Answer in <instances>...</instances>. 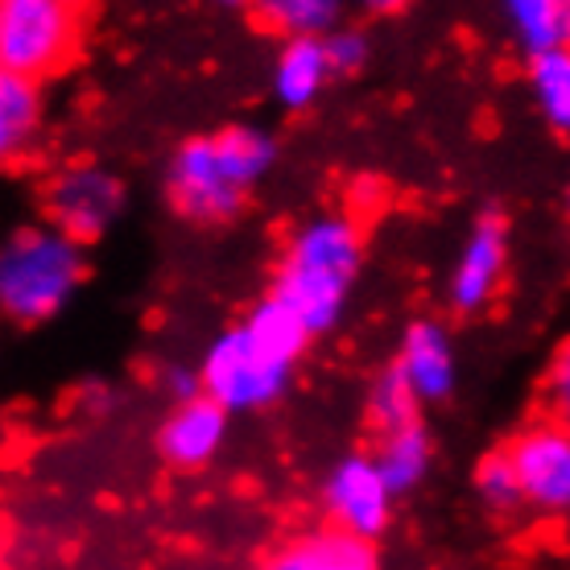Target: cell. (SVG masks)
Listing matches in <instances>:
<instances>
[{
    "label": "cell",
    "mask_w": 570,
    "mask_h": 570,
    "mask_svg": "<svg viewBox=\"0 0 570 570\" xmlns=\"http://www.w3.org/2000/svg\"><path fill=\"white\" fill-rule=\"evenodd\" d=\"M471 492L484 504L488 513L509 517L517 509H525V488H521V475H517L509 451H488L475 468H471Z\"/></svg>",
    "instance_id": "20"
},
{
    "label": "cell",
    "mask_w": 570,
    "mask_h": 570,
    "mask_svg": "<svg viewBox=\"0 0 570 570\" xmlns=\"http://www.w3.org/2000/svg\"><path fill=\"white\" fill-rule=\"evenodd\" d=\"M161 389L178 401H190V397H203V376H199V364L195 368H186V364H170V368L161 372Z\"/></svg>",
    "instance_id": "23"
},
{
    "label": "cell",
    "mask_w": 570,
    "mask_h": 570,
    "mask_svg": "<svg viewBox=\"0 0 570 570\" xmlns=\"http://www.w3.org/2000/svg\"><path fill=\"white\" fill-rule=\"evenodd\" d=\"M497 13L525 62L570 50V0H497Z\"/></svg>",
    "instance_id": "14"
},
{
    "label": "cell",
    "mask_w": 570,
    "mask_h": 570,
    "mask_svg": "<svg viewBox=\"0 0 570 570\" xmlns=\"http://www.w3.org/2000/svg\"><path fill=\"white\" fill-rule=\"evenodd\" d=\"M257 570H381L372 542H360L340 529H306L285 538L261 558Z\"/></svg>",
    "instance_id": "13"
},
{
    "label": "cell",
    "mask_w": 570,
    "mask_h": 570,
    "mask_svg": "<svg viewBox=\"0 0 570 570\" xmlns=\"http://www.w3.org/2000/svg\"><path fill=\"white\" fill-rule=\"evenodd\" d=\"M277 166V141L261 125H224L174 145L161 190L170 212L195 228H219L244 212L248 195Z\"/></svg>",
    "instance_id": "1"
},
{
    "label": "cell",
    "mask_w": 570,
    "mask_h": 570,
    "mask_svg": "<svg viewBox=\"0 0 570 570\" xmlns=\"http://www.w3.org/2000/svg\"><path fill=\"white\" fill-rule=\"evenodd\" d=\"M228 430L232 414L224 405H215L207 393L178 401L157 426V455L166 459L174 471H199L224 451Z\"/></svg>",
    "instance_id": "11"
},
{
    "label": "cell",
    "mask_w": 570,
    "mask_h": 570,
    "mask_svg": "<svg viewBox=\"0 0 570 570\" xmlns=\"http://www.w3.org/2000/svg\"><path fill=\"white\" fill-rule=\"evenodd\" d=\"M327 55H331V67H335V79H343V75H360L372 62L368 33L356 26H340L335 33H327Z\"/></svg>",
    "instance_id": "21"
},
{
    "label": "cell",
    "mask_w": 570,
    "mask_h": 570,
    "mask_svg": "<svg viewBox=\"0 0 570 570\" xmlns=\"http://www.w3.org/2000/svg\"><path fill=\"white\" fill-rule=\"evenodd\" d=\"M364 269V236L356 215L318 212L289 232L269 294L311 327V335H331L347 311V294Z\"/></svg>",
    "instance_id": "2"
},
{
    "label": "cell",
    "mask_w": 570,
    "mask_h": 570,
    "mask_svg": "<svg viewBox=\"0 0 570 570\" xmlns=\"http://www.w3.org/2000/svg\"><path fill=\"white\" fill-rule=\"evenodd\" d=\"M79 401H83L87 414H108V410H112V389L104 385V381H87V385L79 389Z\"/></svg>",
    "instance_id": "24"
},
{
    "label": "cell",
    "mask_w": 570,
    "mask_h": 570,
    "mask_svg": "<svg viewBox=\"0 0 570 570\" xmlns=\"http://www.w3.org/2000/svg\"><path fill=\"white\" fill-rule=\"evenodd\" d=\"M215 4H224V9H248L253 0H215Z\"/></svg>",
    "instance_id": "26"
},
{
    "label": "cell",
    "mask_w": 570,
    "mask_h": 570,
    "mask_svg": "<svg viewBox=\"0 0 570 570\" xmlns=\"http://www.w3.org/2000/svg\"><path fill=\"white\" fill-rule=\"evenodd\" d=\"M42 83L26 75L0 71V157L21 161L33 154V145L42 141Z\"/></svg>",
    "instance_id": "15"
},
{
    "label": "cell",
    "mask_w": 570,
    "mask_h": 570,
    "mask_svg": "<svg viewBox=\"0 0 570 570\" xmlns=\"http://www.w3.org/2000/svg\"><path fill=\"white\" fill-rule=\"evenodd\" d=\"M364 410H368V426L376 434H389V430H401L410 422H422V401L410 389V381L397 372V364H385V368L372 376L368 397H364Z\"/></svg>",
    "instance_id": "19"
},
{
    "label": "cell",
    "mask_w": 570,
    "mask_h": 570,
    "mask_svg": "<svg viewBox=\"0 0 570 570\" xmlns=\"http://www.w3.org/2000/svg\"><path fill=\"white\" fill-rule=\"evenodd\" d=\"M335 79L327 55V38H285L273 55L269 91L285 112H311L318 96Z\"/></svg>",
    "instance_id": "12"
},
{
    "label": "cell",
    "mask_w": 570,
    "mask_h": 570,
    "mask_svg": "<svg viewBox=\"0 0 570 570\" xmlns=\"http://www.w3.org/2000/svg\"><path fill=\"white\" fill-rule=\"evenodd\" d=\"M79 50V9L62 0H0V67L26 79L67 71Z\"/></svg>",
    "instance_id": "5"
},
{
    "label": "cell",
    "mask_w": 570,
    "mask_h": 570,
    "mask_svg": "<svg viewBox=\"0 0 570 570\" xmlns=\"http://www.w3.org/2000/svg\"><path fill=\"white\" fill-rule=\"evenodd\" d=\"M525 83L546 129L554 137H570V50L529 58Z\"/></svg>",
    "instance_id": "18"
},
{
    "label": "cell",
    "mask_w": 570,
    "mask_h": 570,
    "mask_svg": "<svg viewBox=\"0 0 570 570\" xmlns=\"http://www.w3.org/2000/svg\"><path fill=\"white\" fill-rule=\"evenodd\" d=\"M562 207H567V215H570V183H567V190H562Z\"/></svg>",
    "instance_id": "28"
},
{
    "label": "cell",
    "mask_w": 570,
    "mask_h": 570,
    "mask_svg": "<svg viewBox=\"0 0 570 570\" xmlns=\"http://www.w3.org/2000/svg\"><path fill=\"white\" fill-rule=\"evenodd\" d=\"M347 0H253L248 13L257 17L261 29L277 38H327L340 26H347Z\"/></svg>",
    "instance_id": "17"
},
{
    "label": "cell",
    "mask_w": 570,
    "mask_h": 570,
    "mask_svg": "<svg viewBox=\"0 0 570 570\" xmlns=\"http://www.w3.org/2000/svg\"><path fill=\"white\" fill-rule=\"evenodd\" d=\"M376 468L385 475V484L393 488V497H410L430 480L434 471V439H430L426 422H410L401 430H389V434H376Z\"/></svg>",
    "instance_id": "16"
},
{
    "label": "cell",
    "mask_w": 570,
    "mask_h": 570,
    "mask_svg": "<svg viewBox=\"0 0 570 570\" xmlns=\"http://www.w3.org/2000/svg\"><path fill=\"white\" fill-rule=\"evenodd\" d=\"M542 397H546L550 417L570 430V335L558 343V352L550 356V368H546V381H542Z\"/></svg>",
    "instance_id": "22"
},
{
    "label": "cell",
    "mask_w": 570,
    "mask_h": 570,
    "mask_svg": "<svg viewBox=\"0 0 570 570\" xmlns=\"http://www.w3.org/2000/svg\"><path fill=\"white\" fill-rule=\"evenodd\" d=\"M509 257H513L509 219L500 212L475 215V224L468 228L451 269H446V306L463 318L484 314L509 277Z\"/></svg>",
    "instance_id": "8"
},
{
    "label": "cell",
    "mask_w": 570,
    "mask_h": 570,
    "mask_svg": "<svg viewBox=\"0 0 570 570\" xmlns=\"http://www.w3.org/2000/svg\"><path fill=\"white\" fill-rule=\"evenodd\" d=\"M294 368L298 364L273 356L244 323L219 331L199 360L203 393L215 405H224L232 417L257 414V410L277 405L289 393V385H294Z\"/></svg>",
    "instance_id": "4"
},
{
    "label": "cell",
    "mask_w": 570,
    "mask_h": 570,
    "mask_svg": "<svg viewBox=\"0 0 570 570\" xmlns=\"http://www.w3.org/2000/svg\"><path fill=\"white\" fill-rule=\"evenodd\" d=\"M397 372L410 381L422 405H439L451 401L459 385V347L451 327H442L439 318H414L401 331L397 356H393Z\"/></svg>",
    "instance_id": "10"
},
{
    "label": "cell",
    "mask_w": 570,
    "mask_h": 570,
    "mask_svg": "<svg viewBox=\"0 0 570 570\" xmlns=\"http://www.w3.org/2000/svg\"><path fill=\"white\" fill-rule=\"evenodd\" d=\"M318 500H323L327 525L352 533L360 542H381L393 525V504H397L376 459L364 451H347L331 463L318 484Z\"/></svg>",
    "instance_id": "7"
},
{
    "label": "cell",
    "mask_w": 570,
    "mask_h": 570,
    "mask_svg": "<svg viewBox=\"0 0 570 570\" xmlns=\"http://www.w3.org/2000/svg\"><path fill=\"white\" fill-rule=\"evenodd\" d=\"M129 203L125 178L104 166V161H67L46 178L42 190V212L46 224L58 228L62 236H71L87 248V244L104 240L116 228V219Z\"/></svg>",
    "instance_id": "6"
},
{
    "label": "cell",
    "mask_w": 570,
    "mask_h": 570,
    "mask_svg": "<svg viewBox=\"0 0 570 570\" xmlns=\"http://www.w3.org/2000/svg\"><path fill=\"white\" fill-rule=\"evenodd\" d=\"M62 4H71V9H87L91 0H62Z\"/></svg>",
    "instance_id": "27"
},
{
    "label": "cell",
    "mask_w": 570,
    "mask_h": 570,
    "mask_svg": "<svg viewBox=\"0 0 570 570\" xmlns=\"http://www.w3.org/2000/svg\"><path fill=\"white\" fill-rule=\"evenodd\" d=\"M513 459L521 488H525V509L542 517L570 513V430L554 417H538L517 439L504 446Z\"/></svg>",
    "instance_id": "9"
},
{
    "label": "cell",
    "mask_w": 570,
    "mask_h": 570,
    "mask_svg": "<svg viewBox=\"0 0 570 570\" xmlns=\"http://www.w3.org/2000/svg\"><path fill=\"white\" fill-rule=\"evenodd\" d=\"M347 4L364 17H393V13H401V9H410L414 0H347Z\"/></svg>",
    "instance_id": "25"
},
{
    "label": "cell",
    "mask_w": 570,
    "mask_h": 570,
    "mask_svg": "<svg viewBox=\"0 0 570 570\" xmlns=\"http://www.w3.org/2000/svg\"><path fill=\"white\" fill-rule=\"evenodd\" d=\"M87 282L83 244L50 224H26L0 248V311L17 327H42Z\"/></svg>",
    "instance_id": "3"
}]
</instances>
